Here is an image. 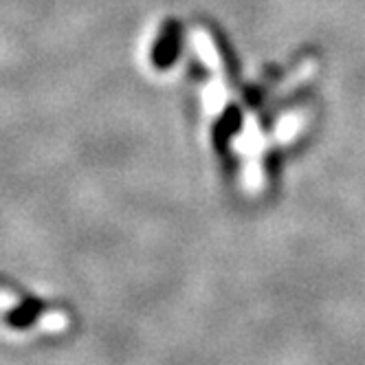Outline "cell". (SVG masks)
<instances>
[{
  "label": "cell",
  "instance_id": "cell-1",
  "mask_svg": "<svg viewBox=\"0 0 365 365\" xmlns=\"http://www.w3.org/2000/svg\"><path fill=\"white\" fill-rule=\"evenodd\" d=\"M178 51H180V27L174 20H170L165 24V29L161 31L159 42H156L152 48V64L156 68L172 66L176 62Z\"/></svg>",
  "mask_w": 365,
  "mask_h": 365
},
{
  "label": "cell",
  "instance_id": "cell-2",
  "mask_svg": "<svg viewBox=\"0 0 365 365\" xmlns=\"http://www.w3.org/2000/svg\"><path fill=\"white\" fill-rule=\"evenodd\" d=\"M236 125H238V115H236V113L227 115V117L220 121V128H218V133H216L218 145H227V139H229L233 133H236Z\"/></svg>",
  "mask_w": 365,
  "mask_h": 365
}]
</instances>
